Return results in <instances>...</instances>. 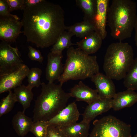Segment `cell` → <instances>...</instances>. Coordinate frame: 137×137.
Listing matches in <instances>:
<instances>
[{
  "instance_id": "cell-24",
  "label": "cell",
  "mask_w": 137,
  "mask_h": 137,
  "mask_svg": "<svg viewBox=\"0 0 137 137\" xmlns=\"http://www.w3.org/2000/svg\"><path fill=\"white\" fill-rule=\"evenodd\" d=\"M124 79V85L127 89L137 90V57L134 59Z\"/></svg>"
},
{
  "instance_id": "cell-26",
  "label": "cell",
  "mask_w": 137,
  "mask_h": 137,
  "mask_svg": "<svg viewBox=\"0 0 137 137\" xmlns=\"http://www.w3.org/2000/svg\"><path fill=\"white\" fill-rule=\"evenodd\" d=\"M42 73L41 70L38 67H32L29 69L26 76L28 87L32 89L33 88H38L41 85L40 79Z\"/></svg>"
},
{
  "instance_id": "cell-10",
  "label": "cell",
  "mask_w": 137,
  "mask_h": 137,
  "mask_svg": "<svg viewBox=\"0 0 137 137\" xmlns=\"http://www.w3.org/2000/svg\"><path fill=\"white\" fill-rule=\"evenodd\" d=\"M80 114L75 102L66 106L48 121L49 125L58 127L69 126L77 123Z\"/></svg>"
},
{
  "instance_id": "cell-6",
  "label": "cell",
  "mask_w": 137,
  "mask_h": 137,
  "mask_svg": "<svg viewBox=\"0 0 137 137\" xmlns=\"http://www.w3.org/2000/svg\"><path fill=\"white\" fill-rule=\"evenodd\" d=\"M89 137H131V126L108 115L95 120Z\"/></svg>"
},
{
  "instance_id": "cell-13",
  "label": "cell",
  "mask_w": 137,
  "mask_h": 137,
  "mask_svg": "<svg viewBox=\"0 0 137 137\" xmlns=\"http://www.w3.org/2000/svg\"><path fill=\"white\" fill-rule=\"evenodd\" d=\"M109 0H97V9L96 14L92 21L95 31L101 37L102 40L106 37V30Z\"/></svg>"
},
{
  "instance_id": "cell-28",
  "label": "cell",
  "mask_w": 137,
  "mask_h": 137,
  "mask_svg": "<svg viewBox=\"0 0 137 137\" xmlns=\"http://www.w3.org/2000/svg\"><path fill=\"white\" fill-rule=\"evenodd\" d=\"M28 48L29 51L28 55L30 59L42 63L44 58L40 51L30 46H29Z\"/></svg>"
},
{
  "instance_id": "cell-33",
  "label": "cell",
  "mask_w": 137,
  "mask_h": 137,
  "mask_svg": "<svg viewBox=\"0 0 137 137\" xmlns=\"http://www.w3.org/2000/svg\"><path fill=\"white\" fill-rule=\"evenodd\" d=\"M135 30L134 40L135 44L137 47V19L134 27Z\"/></svg>"
},
{
  "instance_id": "cell-23",
  "label": "cell",
  "mask_w": 137,
  "mask_h": 137,
  "mask_svg": "<svg viewBox=\"0 0 137 137\" xmlns=\"http://www.w3.org/2000/svg\"><path fill=\"white\" fill-rule=\"evenodd\" d=\"M74 35L68 31H64L59 37L56 41L52 46L51 52L62 53L66 48H68L72 46L76 45L71 41L72 37Z\"/></svg>"
},
{
  "instance_id": "cell-14",
  "label": "cell",
  "mask_w": 137,
  "mask_h": 137,
  "mask_svg": "<svg viewBox=\"0 0 137 137\" xmlns=\"http://www.w3.org/2000/svg\"><path fill=\"white\" fill-rule=\"evenodd\" d=\"M112 108V99L99 98L88 104L82 114V121L90 124L96 117Z\"/></svg>"
},
{
  "instance_id": "cell-5",
  "label": "cell",
  "mask_w": 137,
  "mask_h": 137,
  "mask_svg": "<svg viewBox=\"0 0 137 137\" xmlns=\"http://www.w3.org/2000/svg\"><path fill=\"white\" fill-rule=\"evenodd\" d=\"M132 46L127 42L112 43L107 48L103 69L105 75L112 79H124L134 59Z\"/></svg>"
},
{
  "instance_id": "cell-1",
  "label": "cell",
  "mask_w": 137,
  "mask_h": 137,
  "mask_svg": "<svg viewBox=\"0 0 137 137\" xmlns=\"http://www.w3.org/2000/svg\"><path fill=\"white\" fill-rule=\"evenodd\" d=\"M64 11L58 4L43 0L23 10L24 35L38 47L53 46L66 30Z\"/></svg>"
},
{
  "instance_id": "cell-16",
  "label": "cell",
  "mask_w": 137,
  "mask_h": 137,
  "mask_svg": "<svg viewBox=\"0 0 137 137\" xmlns=\"http://www.w3.org/2000/svg\"><path fill=\"white\" fill-rule=\"evenodd\" d=\"M137 102V93L132 90L127 89L116 93L112 99V109L118 111L130 107Z\"/></svg>"
},
{
  "instance_id": "cell-20",
  "label": "cell",
  "mask_w": 137,
  "mask_h": 137,
  "mask_svg": "<svg viewBox=\"0 0 137 137\" xmlns=\"http://www.w3.org/2000/svg\"><path fill=\"white\" fill-rule=\"evenodd\" d=\"M14 92L17 102L22 105L23 108V111L25 112L26 110L30 107L33 99V94L32 89L27 86L21 85L14 89Z\"/></svg>"
},
{
  "instance_id": "cell-31",
  "label": "cell",
  "mask_w": 137,
  "mask_h": 137,
  "mask_svg": "<svg viewBox=\"0 0 137 137\" xmlns=\"http://www.w3.org/2000/svg\"><path fill=\"white\" fill-rule=\"evenodd\" d=\"M8 5L6 0H0V16L9 15L10 13Z\"/></svg>"
},
{
  "instance_id": "cell-8",
  "label": "cell",
  "mask_w": 137,
  "mask_h": 137,
  "mask_svg": "<svg viewBox=\"0 0 137 137\" xmlns=\"http://www.w3.org/2000/svg\"><path fill=\"white\" fill-rule=\"evenodd\" d=\"M23 25L20 18L11 14L0 16V39L2 41L11 43L15 42L20 34Z\"/></svg>"
},
{
  "instance_id": "cell-9",
  "label": "cell",
  "mask_w": 137,
  "mask_h": 137,
  "mask_svg": "<svg viewBox=\"0 0 137 137\" xmlns=\"http://www.w3.org/2000/svg\"><path fill=\"white\" fill-rule=\"evenodd\" d=\"M10 43L2 41L0 44V71L15 67L23 63L17 47Z\"/></svg>"
},
{
  "instance_id": "cell-3",
  "label": "cell",
  "mask_w": 137,
  "mask_h": 137,
  "mask_svg": "<svg viewBox=\"0 0 137 137\" xmlns=\"http://www.w3.org/2000/svg\"><path fill=\"white\" fill-rule=\"evenodd\" d=\"M41 85V93L35 101L33 111L34 122L49 121L67 106L71 97L60 84L43 82Z\"/></svg>"
},
{
  "instance_id": "cell-21",
  "label": "cell",
  "mask_w": 137,
  "mask_h": 137,
  "mask_svg": "<svg viewBox=\"0 0 137 137\" xmlns=\"http://www.w3.org/2000/svg\"><path fill=\"white\" fill-rule=\"evenodd\" d=\"M66 30L76 37L83 38L91 32L95 31L94 25L90 21L84 20L81 22L66 26Z\"/></svg>"
},
{
  "instance_id": "cell-4",
  "label": "cell",
  "mask_w": 137,
  "mask_h": 137,
  "mask_svg": "<svg viewBox=\"0 0 137 137\" xmlns=\"http://www.w3.org/2000/svg\"><path fill=\"white\" fill-rule=\"evenodd\" d=\"M67 57L63 71L58 80L62 85L69 80L91 78L99 72L96 56H90L71 46L67 50Z\"/></svg>"
},
{
  "instance_id": "cell-32",
  "label": "cell",
  "mask_w": 137,
  "mask_h": 137,
  "mask_svg": "<svg viewBox=\"0 0 137 137\" xmlns=\"http://www.w3.org/2000/svg\"><path fill=\"white\" fill-rule=\"evenodd\" d=\"M43 0H24L23 4L24 9L29 7L33 6L42 2Z\"/></svg>"
},
{
  "instance_id": "cell-18",
  "label": "cell",
  "mask_w": 137,
  "mask_h": 137,
  "mask_svg": "<svg viewBox=\"0 0 137 137\" xmlns=\"http://www.w3.org/2000/svg\"><path fill=\"white\" fill-rule=\"evenodd\" d=\"M13 128L19 136L23 137L30 131L34 123L31 119L26 115L25 112L19 111L12 120Z\"/></svg>"
},
{
  "instance_id": "cell-17",
  "label": "cell",
  "mask_w": 137,
  "mask_h": 137,
  "mask_svg": "<svg viewBox=\"0 0 137 137\" xmlns=\"http://www.w3.org/2000/svg\"><path fill=\"white\" fill-rule=\"evenodd\" d=\"M102 39L96 32L93 31L76 44L78 48L87 54L96 53L100 48Z\"/></svg>"
},
{
  "instance_id": "cell-7",
  "label": "cell",
  "mask_w": 137,
  "mask_h": 137,
  "mask_svg": "<svg viewBox=\"0 0 137 137\" xmlns=\"http://www.w3.org/2000/svg\"><path fill=\"white\" fill-rule=\"evenodd\" d=\"M29 69L23 63L12 68L0 71V94L9 92L21 85Z\"/></svg>"
},
{
  "instance_id": "cell-19",
  "label": "cell",
  "mask_w": 137,
  "mask_h": 137,
  "mask_svg": "<svg viewBox=\"0 0 137 137\" xmlns=\"http://www.w3.org/2000/svg\"><path fill=\"white\" fill-rule=\"evenodd\" d=\"M90 126V124L82 121L71 125L59 127L66 137H88Z\"/></svg>"
},
{
  "instance_id": "cell-29",
  "label": "cell",
  "mask_w": 137,
  "mask_h": 137,
  "mask_svg": "<svg viewBox=\"0 0 137 137\" xmlns=\"http://www.w3.org/2000/svg\"><path fill=\"white\" fill-rule=\"evenodd\" d=\"M6 0L8 5L10 12L18 10H24V0Z\"/></svg>"
},
{
  "instance_id": "cell-22",
  "label": "cell",
  "mask_w": 137,
  "mask_h": 137,
  "mask_svg": "<svg viewBox=\"0 0 137 137\" xmlns=\"http://www.w3.org/2000/svg\"><path fill=\"white\" fill-rule=\"evenodd\" d=\"M76 2L84 13V20L92 22L96 12L97 0H76Z\"/></svg>"
},
{
  "instance_id": "cell-30",
  "label": "cell",
  "mask_w": 137,
  "mask_h": 137,
  "mask_svg": "<svg viewBox=\"0 0 137 137\" xmlns=\"http://www.w3.org/2000/svg\"><path fill=\"white\" fill-rule=\"evenodd\" d=\"M46 137H66L58 127L49 125Z\"/></svg>"
},
{
  "instance_id": "cell-12",
  "label": "cell",
  "mask_w": 137,
  "mask_h": 137,
  "mask_svg": "<svg viewBox=\"0 0 137 137\" xmlns=\"http://www.w3.org/2000/svg\"><path fill=\"white\" fill-rule=\"evenodd\" d=\"M91 79L100 98L112 99L116 93L112 79L99 72L93 75Z\"/></svg>"
},
{
  "instance_id": "cell-11",
  "label": "cell",
  "mask_w": 137,
  "mask_h": 137,
  "mask_svg": "<svg viewBox=\"0 0 137 137\" xmlns=\"http://www.w3.org/2000/svg\"><path fill=\"white\" fill-rule=\"evenodd\" d=\"M63 56L61 53L51 52L48 54L45 76L48 82L53 83L58 80L62 74L64 69L62 62Z\"/></svg>"
},
{
  "instance_id": "cell-34",
  "label": "cell",
  "mask_w": 137,
  "mask_h": 137,
  "mask_svg": "<svg viewBox=\"0 0 137 137\" xmlns=\"http://www.w3.org/2000/svg\"><path fill=\"white\" fill-rule=\"evenodd\" d=\"M134 137H137V133H136L134 136Z\"/></svg>"
},
{
  "instance_id": "cell-2",
  "label": "cell",
  "mask_w": 137,
  "mask_h": 137,
  "mask_svg": "<svg viewBox=\"0 0 137 137\" xmlns=\"http://www.w3.org/2000/svg\"><path fill=\"white\" fill-rule=\"evenodd\" d=\"M136 3L131 0H113L109 7L107 22L111 36L120 41L130 38L137 19Z\"/></svg>"
},
{
  "instance_id": "cell-25",
  "label": "cell",
  "mask_w": 137,
  "mask_h": 137,
  "mask_svg": "<svg viewBox=\"0 0 137 137\" xmlns=\"http://www.w3.org/2000/svg\"><path fill=\"white\" fill-rule=\"evenodd\" d=\"M17 102L16 97L11 90L7 96L2 99L0 102V117L10 112L15 103Z\"/></svg>"
},
{
  "instance_id": "cell-27",
  "label": "cell",
  "mask_w": 137,
  "mask_h": 137,
  "mask_svg": "<svg viewBox=\"0 0 137 137\" xmlns=\"http://www.w3.org/2000/svg\"><path fill=\"white\" fill-rule=\"evenodd\" d=\"M49 125L48 121H37L34 123L30 132L36 137H46Z\"/></svg>"
},
{
  "instance_id": "cell-15",
  "label": "cell",
  "mask_w": 137,
  "mask_h": 137,
  "mask_svg": "<svg viewBox=\"0 0 137 137\" xmlns=\"http://www.w3.org/2000/svg\"><path fill=\"white\" fill-rule=\"evenodd\" d=\"M71 97L75 98L76 100L84 101L89 104L100 98L96 89H93L80 81L71 89L69 93Z\"/></svg>"
}]
</instances>
